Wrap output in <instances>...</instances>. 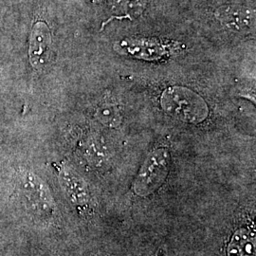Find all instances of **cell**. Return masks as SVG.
<instances>
[{"label":"cell","mask_w":256,"mask_h":256,"mask_svg":"<svg viewBox=\"0 0 256 256\" xmlns=\"http://www.w3.org/2000/svg\"><path fill=\"white\" fill-rule=\"evenodd\" d=\"M169 46L150 38L128 39L117 43L115 50L122 55L144 60L160 59L169 52Z\"/></svg>","instance_id":"4"},{"label":"cell","mask_w":256,"mask_h":256,"mask_svg":"<svg viewBox=\"0 0 256 256\" xmlns=\"http://www.w3.org/2000/svg\"><path fill=\"white\" fill-rule=\"evenodd\" d=\"M216 18L223 27L236 32H245L254 26V12L239 5H224L216 10Z\"/></svg>","instance_id":"5"},{"label":"cell","mask_w":256,"mask_h":256,"mask_svg":"<svg viewBox=\"0 0 256 256\" xmlns=\"http://www.w3.org/2000/svg\"><path fill=\"white\" fill-rule=\"evenodd\" d=\"M167 114L190 124H198L207 118L208 106L202 97L186 88L173 86L166 90L160 99Z\"/></svg>","instance_id":"1"},{"label":"cell","mask_w":256,"mask_h":256,"mask_svg":"<svg viewBox=\"0 0 256 256\" xmlns=\"http://www.w3.org/2000/svg\"><path fill=\"white\" fill-rule=\"evenodd\" d=\"M18 192L26 208L40 218H50L55 210L54 200L48 185L36 174L23 172L19 174Z\"/></svg>","instance_id":"3"},{"label":"cell","mask_w":256,"mask_h":256,"mask_svg":"<svg viewBox=\"0 0 256 256\" xmlns=\"http://www.w3.org/2000/svg\"><path fill=\"white\" fill-rule=\"evenodd\" d=\"M59 183L66 200L74 206H84L90 202V192L86 183L72 168H62L59 173Z\"/></svg>","instance_id":"6"},{"label":"cell","mask_w":256,"mask_h":256,"mask_svg":"<svg viewBox=\"0 0 256 256\" xmlns=\"http://www.w3.org/2000/svg\"><path fill=\"white\" fill-rule=\"evenodd\" d=\"M228 256H256V236L247 229L238 230L228 247Z\"/></svg>","instance_id":"8"},{"label":"cell","mask_w":256,"mask_h":256,"mask_svg":"<svg viewBox=\"0 0 256 256\" xmlns=\"http://www.w3.org/2000/svg\"><path fill=\"white\" fill-rule=\"evenodd\" d=\"M170 160L166 148H158L147 156L133 184L134 192L144 198L156 192L168 176Z\"/></svg>","instance_id":"2"},{"label":"cell","mask_w":256,"mask_h":256,"mask_svg":"<svg viewBox=\"0 0 256 256\" xmlns=\"http://www.w3.org/2000/svg\"><path fill=\"white\" fill-rule=\"evenodd\" d=\"M52 44L50 28L43 22H38L32 30L30 38V62L36 70H41L48 60Z\"/></svg>","instance_id":"7"}]
</instances>
